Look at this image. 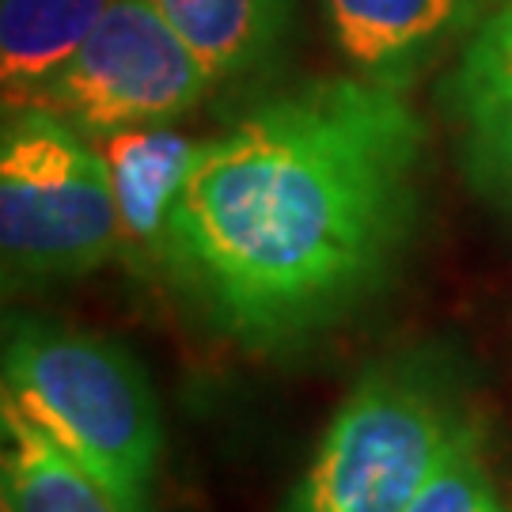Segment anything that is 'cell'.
Instances as JSON below:
<instances>
[{
    "mask_svg": "<svg viewBox=\"0 0 512 512\" xmlns=\"http://www.w3.org/2000/svg\"><path fill=\"white\" fill-rule=\"evenodd\" d=\"M202 61L217 88L281 69L300 31L296 0H148Z\"/></svg>",
    "mask_w": 512,
    "mask_h": 512,
    "instance_id": "cell-9",
    "label": "cell"
},
{
    "mask_svg": "<svg viewBox=\"0 0 512 512\" xmlns=\"http://www.w3.org/2000/svg\"><path fill=\"white\" fill-rule=\"evenodd\" d=\"M444 107L467 183L512 217V12L505 0L452 54Z\"/></svg>",
    "mask_w": 512,
    "mask_h": 512,
    "instance_id": "cell-7",
    "label": "cell"
},
{
    "mask_svg": "<svg viewBox=\"0 0 512 512\" xmlns=\"http://www.w3.org/2000/svg\"><path fill=\"white\" fill-rule=\"evenodd\" d=\"M478 429L471 387L448 349L387 353L346 391L281 512H406Z\"/></svg>",
    "mask_w": 512,
    "mask_h": 512,
    "instance_id": "cell-2",
    "label": "cell"
},
{
    "mask_svg": "<svg viewBox=\"0 0 512 512\" xmlns=\"http://www.w3.org/2000/svg\"><path fill=\"white\" fill-rule=\"evenodd\" d=\"M4 399L38 421L122 512H156L164 425L152 380L118 338L38 315L4 323Z\"/></svg>",
    "mask_w": 512,
    "mask_h": 512,
    "instance_id": "cell-3",
    "label": "cell"
},
{
    "mask_svg": "<svg viewBox=\"0 0 512 512\" xmlns=\"http://www.w3.org/2000/svg\"><path fill=\"white\" fill-rule=\"evenodd\" d=\"M406 512H512L482 456V429L440 463Z\"/></svg>",
    "mask_w": 512,
    "mask_h": 512,
    "instance_id": "cell-12",
    "label": "cell"
},
{
    "mask_svg": "<svg viewBox=\"0 0 512 512\" xmlns=\"http://www.w3.org/2000/svg\"><path fill=\"white\" fill-rule=\"evenodd\" d=\"M118 255V202L103 148L54 110L4 107L0 258L4 289L88 277Z\"/></svg>",
    "mask_w": 512,
    "mask_h": 512,
    "instance_id": "cell-4",
    "label": "cell"
},
{
    "mask_svg": "<svg viewBox=\"0 0 512 512\" xmlns=\"http://www.w3.org/2000/svg\"><path fill=\"white\" fill-rule=\"evenodd\" d=\"M213 92L220 88L209 69L148 0H114L80 50L46 80L35 107L54 110L88 137H107L133 126H171Z\"/></svg>",
    "mask_w": 512,
    "mask_h": 512,
    "instance_id": "cell-5",
    "label": "cell"
},
{
    "mask_svg": "<svg viewBox=\"0 0 512 512\" xmlns=\"http://www.w3.org/2000/svg\"><path fill=\"white\" fill-rule=\"evenodd\" d=\"M0 512H122L16 403H0Z\"/></svg>",
    "mask_w": 512,
    "mask_h": 512,
    "instance_id": "cell-10",
    "label": "cell"
},
{
    "mask_svg": "<svg viewBox=\"0 0 512 512\" xmlns=\"http://www.w3.org/2000/svg\"><path fill=\"white\" fill-rule=\"evenodd\" d=\"M114 0H0L4 107L35 103L46 80L80 50Z\"/></svg>",
    "mask_w": 512,
    "mask_h": 512,
    "instance_id": "cell-11",
    "label": "cell"
},
{
    "mask_svg": "<svg viewBox=\"0 0 512 512\" xmlns=\"http://www.w3.org/2000/svg\"><path fill=\"white\" fill-rule=\"evenodd\" d=\"M505 8H509V12H512V0H505Z\"/></svg>",
    "mask_w": 512,
    "mask_h": 512,
    "instance_id": "cell-13",
    "label": "cell"
},
{
    "mask_svg": "<svg viewBox=\"0 0 512 512\" xmlns=\"http://www.w3.org/2000/svg\"><path fill=\"white\" fill-rule=\"evenodd\" d=\"M429 133L410 92L311 76L205 137L160 277L228 346L289 357L387 293L421 220Z\"/></svg>",
    "mask_w": 512,
    "mask_h": 512,
    "instance_id": "cell-1",
    "label": "cell"
},
{
    "mask_svg": "<svg viewBox=\"0 0 512 512\" xmlns=\"http://www.w3.org/2000/svg\"><path fill=\"white\" fill-rule=\"evenodd\" d=\"M110 167L118 202V255L133 274H160L171 209L183 194L205 137H186L171 126H133L95 137Z\"/></svg>",
    "mask_w": 512,
    "mask_h": 512,
    "instance_id": "cell-8",
    "label": "cell"
},
{
    "mask_svg": "<svg viewBox=\"0 0 512 512\" xmlns=\"http://www.w3.org/2000/svg\"><path fill=\"white\" fill-rule=\"evenodd\" d=\"M501 0H319L349 73L395 92L418 88L440 57L456 54Z\"/></svg>",
    "mask_w": 512,
    "mask_h": 512,
    "instance_id": "cell-6",
    "label": "cell"
}]
</instances>
